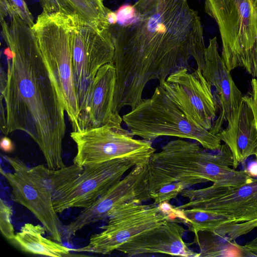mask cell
<instances>
[{"mask_svg":"<svg viewBox=\"0 0 257 257\" xmlns=\"http://www.w3.org/2000/svg\"><path fill=\"white\" fill-rule=\"evenodd\" d=\"M251 91L246 95L243 96L242 99L249 105L253 111L257 130V78L251 80ZM255 156L257 160V153Z\"/></svg>","mask_w":257,"mask_h":257,"instance_id":"484cf974","label":"cell"},{"mask_svg":"<svg viewBox=\"0 0 257 257\" xmlns=\"http://www.w3.org/2000/svg\"><path fill=\"white\" fill-rule=\"evenodd\" d=\"M13 209L11 206L1 199L0 200V229L6 238L13 240L15 235V230L12 222Z\"/></svg>","mask_w":257,"mask_h":257,"instance_id":"cb8c5ba5","label":"cell"},{"mask_svg":"<svg viewBox=\"0 0 257 257\" xmlns=\"http://www.w3.org/2000/svg\"><path fill=\"white\" fill-rule=\"evenodd\" d=\"M147 163L134 167L124 178L112 186L90 207L83 209L65 226L70 238L84 227L108 218L110 212L130 202L143 203L151 199L149 171Z\"/></svg>","mask_w":257,"mask_h":257,"instance_id":"4fadbf2b","label":"cell"},{"mask_svg":"<svg viewBox=\"0 0 257 257\" xmlns=\"http://www.w3.org/2000/svg\"><path fill=\"white\" fill-rule=\"evenodd\" d=\"M1 149L6 153H11L15 149V146L11 140L7 137L1 139L0 143Z\"/></svg>","mask_w":257,"mask_h":257,"instance_id":"4316f807","label":"cell"},{"mask_svg":"<svg viewBox=\"0 0 257 257\" xmlns=\"http://www.w3.org/2000/svg\"><path fill=\"white\" fill-rule=\"evenodd\" d=\"M186 229L179 222L170 220L145 231L120 246L117 250L128 256L148 253L198 257L185 242Z\"/></svg>","mask_w":257,"mask_h":257,"instance_id":"2e32d148","label":"cell"},{"mask_svg":"<svg viewBox=\"0 0 257 257\" xmlns=\"http://www.w3.org/2000/svg\"><path fill=\"white\" fill-rule=\"evenodd\" d=\"M1 19L8 47L5 85L0 86L1 130L27 133L42 151L47 167H65L62 143L66 131L63 99L42 58L32 29L18 15Z\"/></svg>","mask_w":257,"mask_h":257,"instance_id":"7a4b0ae2","label":"cell"},{"mask_svg":"<svg viewBox=\"0 0 257 257\" xmlns=\"http://www.w3.org/2000/svg\"><path fill=\"white\" fill-rule=\"evenodd\" d=\"M71 51L79 117L88 100L98 70L113 62L114 47L109 29L90 25L75 15Z\"/></svg>","mask_w":257,"mask_h":257,"instance_id":"30bf717a","label":"cell"},{"mask_svg":"<svg viewBox=\"0 0 257 257\" xmlns=\"http://www.w3.org/2000/svg\"><path fill=\"white\" fill-rule=\"evenodd\" d=\"M181 195L188 201L178 206L214 212L239 222H257V178L239 186L214 184L198 189H186Z\"/></svg>","mask_w":257,"mask_h":257,"instance_id":"7c38bea8","label":"cell"},{"mask_svg":"<svg viewBox=\"0 0 257 257\" xmlns=\"http://www.w3.org/2000/svg\"><path fill=\"white\" fill-rule=\"evenodd\" d=\"M226 144L233 156L234 169L257 153V130L253 111L242 99L227 126L216 135Z\"/></svg>","mask_w":257,"mask_h":257,"instance_id":"ac0fdd59","label":"cell"},{"mask_svg":"<svg viewBox=\"0 0 257 257\" xmlns=\"http://www.w3.org/2000/svg\"><path fill=\"white\" fill-rule=\"evenodd\" d=\"M170 205L169 202L124 204L110 212L107 224L100 227L102 231L92 235L87 245L74 250L110 254L140 233L168 220H176Z\"/></svg>","mask_w":257,"mask_h":257,"instance_id":"9c48e42d","label":"cell"},{"mask_svg":"<svg viewBox=\"0 0 257 257\" xmlns=\"http://www.w3.org/2000/svg\"><path fill=\"white\" fill-rule=\"evenodd\" d=\"M200 145L177 139L154 153L147 164L150 193L172 183H179L186 189L207 182L218 186H239L253 180L246 170L230 168L233 156L225 143L215 150Z\"/></svg>","mask_w":257,"mask_h":257,"instance_id":"3957f363","label":"cell"},{"mask_svg":"<svg viewBox=\"0 0 257 257\" xmlns=\"http://www.w3.org/2000/svg\"><path fill=\"white\" fill-rule=\"evenodd\" d=\"M122 118L134 136L146 141L172 136L194 140L210 150H215L221 145L217 135L191 119L161 85L150 98L143 99Z\"/></svg>","mask_w":257,"mask_h":257,"instance_id":"277c9868","label":"cell"},{"mask_svg":"<svg viewBox=\"0 0 257 257\" xmlns=\"http://www.w3.org/2000/svg\"><path fill=\"white\" fill-rule=\"evenodd\" d=\"M119 114L107 123L95 128L71 133L76 145L73 164L80 167L121 158H136L149 162L155 153L152 142L136 139L121 126Z\"/></svg>","mask_w":257,"mask_h":257,"instance_id":"52a82bcc","label":"cell"},{"mask_svg":"<svg viewBox=\"0 0 257 257\" xmlns=\"http://www.w3.org/2000/svg\"><path fill=\"white\" fill-rule=\"evenodd\" d=\"M45 232L43 225L26 223L16 232L13 240L22 250L30 253L51 257L72 255V249L45 237Z\"/></svg>","mask_w":257,"mask_h":257,"instance_id":"ffe728a7","label":"cell"},{"mask_svg":"<svg viewBox=\"0 0 257 257\" xmlns=\"http://www.w3.org/2000/svg\"><path fill=\"white\" fill-rule=\"evenodd\" d=\"M124 19L110 26L116 83L113 107L134 109L146 85L160 84L193 58L202 70L206 47L198 13L188 0H138Z\"/></svg>","mask_w":257,"mask_h":257,"instance_id":"6da1fadb","label":"cell"},{"mask_svg":"<svg viewBox=\"0 0 257 257\" xmlns=\"http://www.w3.org/2000/svg\"><path fill=\"white\" fill-rule=\"evenodd\" d=\"M162 85L186 114L196 123L210 131L216 116L217 105L200 69L190 72L183 68L170 74Z\"/></svg>","mask_w":257,"mask_h":257,"instance_id":"5bb4252c","label":"cell"},{"mask_svg":"<svg viewBox=\"0 0 257 257\" xmlns=\"http://www.w3.org/2000/svg\"><path fill=\"white\" fill-rule=\"evenodd\" d=\"M13 173L1 169L11 188L13 200L28 209L40 221L52 239L61 242L62 227L53 204L54 186L49 168L43 165L30 168L17 157L3 156Z\"/></svg>","mask_w":257,"mask_h":257,"instance_id":"ba28073f","label":"cell"},{"mask_svg":"<svg viewBox=\"0 0 257 257\" xmlns=\"http://www.w3.org/2000/svg\"><path fill=\"white\" fill-rule=\"evenodd\" d=\"M185 189V187L179 183H170L151 193V199L153 200V203L156 205L163 202H169L176 198Z\"/></svg>","mask_w":257,"mask_h":257,"instance_id":"603a6c76","label":"cell"},{"mask_svg":"<svg viewBox=\"0 0 257 257\" xmlns=\"http://www.w3.org/2000/svg\"><path fill=\"white\" fill-rule=\"evenodd\" d=\"M246 170L252 178L257 177V162L250 163Z\"/></svg>","mask_w":257,"mask_h":257,"instance_id":"f1b7e54d","label":"cell"},{"mask_svg":"<svg viewBox=\"0 0 257 257\" xmlns=\"http://www.w3.org/2000/svg\"><path fill=\"white\" fill-rule=\"evenodd\" d=\"M148 162L136 158H121L84 167L79 174L54 191L55 211L61 213L70 208L90 207L120 180L126 172Z\"/></svg>","mask_w":257,"mask_h":257,"instance_id":"8fae6325","label":"cell"},{"mask_svg":"<svg viewBox=\"0 0 257 257\" xmlns=\"http://www.w3.org/2000/svg\"><path fill=\"white\" fill-rule=\"evenodd\" d=\"M75 14L85 22L97 27L109 29L111 11L103 0H65Z\"/></svg>","mask_w":257,"mask_h":257,"instance_id":"7402d4cb","label":"cell"},{"mask_svg":"<svg viewBox=\"0 0 257 257\" xmlns=\"http://www.w3.org/2000/svg\"><path fill=\"white\" fill-rule=\"evenodd\" d=\"M116 75L113 62L98 71L85 108L78 119V131L101 126L119 113L112 110Z\"/></svg>","mask_w":257,"mask_h":257,"instance_id":"e0dca14e","label":"cell"},{"mask_svg":"<svg viewBox=\"0 0 257 257\" xmlns=\"http://www.w3.org/2000/svg\"><path fill=\"white\" fill-rule=\"evenodd\" d=\"M194 242L199 248L198 257H254L244 245L213 231L194 233Z\"/></svg>","mask_w":257,"mask_h":257,"instance_id":"44dd1931","label":"cell"},{"mask_svg":"<svg viewBox=\"0 0 257 257\" xmlns=\"http://www.w3.org/2000/svg\"><path fill=\"white\" fill-rule=\"evenodd\" d=\"M204 8L218 27L228 70L257 77V0H205Z\"/></svg>","mask_w":257,"mask_h":257,"instance_id":"8992f818","label":"cell"},{"mask_svg":"<svg viewBox=\"0 0 257 257\" xmlns=\"http://www.w3.org/2000/svg\"><path fill=\"white\" fill-rule=\"evenodd\" d=\"M172 213L179 223L185 224L196 233L213 231L232 240L246 234L257 227V222H239L214 212L192 208L182 209L171 206Z\"/></svg>","mask_w":257,"mask_h":257,"instance_id":"d6986e66","label":"cell"},{"mask_svg":"<svg viewBox=\"0 0 257 257\" xmlns=\"http://www.w3.org/2000/svg\"><path fill=\"white\" fill-rule=\"evenodd\" d=\"M244 246L254 255V257H257V236L246 243Z\"/></svg>","mask_w":257,"mask_h":257,"instance_id":"83f0119b","label":"cell"},{"mask_svg":"<svg viewBox=\"0 0 257 257\" xmlns=\"http://www.w3.org/2000/svg\"><path fill=\"white\" fill-rule=\"evenodd\" d=\"M75 15L43 12L32 29L42 58L63 99L73 131L76 132L79 109L71 51Z\"/></svg>","mask_w":257,"mask_h":257,"instance_id":"5b68a950","label":"cell"},{"mask_svg":"<svg viewBox=\"0 0 257 257\" xmlns=\"http://www.w3.org/2000/svg\"><path fill=\"white\" fill-rule=\"evenodd\" d=\"M8 15H18L26 24L32 28L35 22L33 17L24 0H7Z\"/></svg>","mask_w":257,"mask_h":257,"instance_id":"d4e9b609","label":"cell"},{"mask_svg":"<svg viewBox=\"0 0 257 257\" xmlns=\"http://www.w3.org/2000/svg\"><path fill=\"white\" fill-rule=\"evenodd\" d=\"M201 71L209 84L215 88L221 106L220 114L210 130L211 133L217 135L224 121L228 123L231 121L243 95L219 53L216 37L209 40L206 48Z\"/></svg>","mask_w":257,"mask_h":257,"instance_id":"9a60e30c","label":"cell"}]
</instances>
